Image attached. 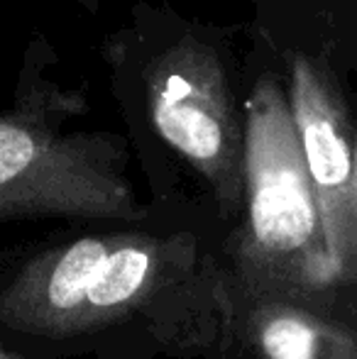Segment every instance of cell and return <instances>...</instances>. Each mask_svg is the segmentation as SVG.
Wrapping results in <instances>:
<instances>
[{"instance_id":"obj_1","label":"cell","mask_w":357,"mask_h":359,"mask_svg":"<svg viewBox=\"0 0 357 359\" xmlns=\"http://www.w3.org/2000/svg\"><path fill=\"white\" fill-rule=\"evenodd\" d=\"M194 262L191 235L81 237L32 257L0 288V323L39 337L81 335L152 306Z\"/></svg>"},{"instance_id":"obj_2","label":"cell","mask_w":357,"mask_h":359,"mask_svg":"<svg viewBox=\"0 0 357 359\" xmlns=\"http://www.w3.org/2000/svg\"><path fill=\"white\" fill-rule=\"evenodd\" d=\"M245 222L238 264L257 291H314L338 281L289 95L262 79L245 105Z\"/></svg>"},{"instance_id":"obj_3","label":"cell","mask_w":357,"mask_h":359,"mask_svg":"<svg viewBox=\"0 0 357 359\" xmlns=\"http://www.w3.org/2000/svg\"><path fill=\"white\" fill-rule=\"evenodd\" d=\"M52 103L0 113V222L18 217L137 220L144 215L123 171V147L103 135H69Z\"/></svg>"},{"instance_id":"obj_4","label":"cell","mask_w":357,"mask_h":359,"mask_svg":"<svg viewBox=\"0 0 357 359\" xmlns=\"http://www.w3.org/2000/svg\"><path fill=\"white\" fill-rule=\"evenodd\" d=\"M149 118L159 137L184 156L235 213L245 201V120L213 47L179 39L147 72Z\"/></svg>"},{"instance_id":"obj_5","label":"cell","mask_w":357,"mask_h":359,"mask_svg":"<svg viewBox=\"0 0 357 359\" xmlns=\"http://www.w3.org/2000/svg\"><path fill=\"white\" fill-rule=\"evenodd\" d=\"M291 113L304 161L318 201L325 247L340 279L357 271L355 130L333 76L318 62L296 57L291 64Z\"/></svg>"},{"instance_id":"obj_6","label":"cell","mask_w":357,"mask_h":359,"mask_svg":"<svg viewBox=\"0 0 357 359\" xmlns=\"http://www.w3.org/2000/svg\"><path fill=\"white\" fill-rule=\"evenodd\" d=\"M250 337L262 359H357L353 332L289 303L255 308Z\"/></svg>"},{"instance_id":"obj_7","label":"cell","mask_w":357,"mask_h":359,"mask_svg":"<svg viewBox=\"0 0 357 359\" xmlns=\"http://www.w3.org/2000/svg\"><path fill=\"white\" fill-rule=\"evenodd\" d=\"M0 359H25L22 355H15V352L5 350V347H0Z\"/></svg>"},{"instance_id":"obj_8","label":"cell","mask_w":357,"mask_h":359,"mask_svg":"<svg viewBox=\"0 0 357 359\" xmlns=\"http://www.w3.org/2000/svg\"><path fill=\"white\" fill-rule=\"evenodd\" d=\"M355 201H357V130H355Z\"/></svg>"}]
</instances>
